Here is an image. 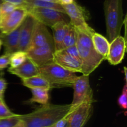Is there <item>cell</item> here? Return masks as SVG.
Listing matches in <instances>:
<instances>
[{
    "label": "cell",
    "mask_w": 127,
    "mask_h": 127,
    "mask_svg": "<svg viewBox=\"0 0 127 127\" xmlns=\"http://www.w3.org/2000/svg\"><path fill=\"white\" fill-rule=\"evenodd\" d=\"M70 109L71 104H47L29 114L19 115V118L25 127H49L70 113Z\"/></svg>",
    "instance_id": "cell-1"
},
{
    "label": "cell",
    "mask_w": 127,
    "mask_h": 127,
    "mask_svg": "<svg viewBox=\"0 0 127 127\" xmlns=\"http://www.w3.org/2000/svg\"><path fill=\"white\" fill-rule=\"evenodd\" d=\"M94 33L76 29V46L81 58V73L83 75L89 76L105 60L95 51L93 47L91 37Z\"/></svg>",
    "instance_id": "cell-2"
},
{
    "label": "cell",
    "mask_w": 127,
    "mask_h": 127,
    "mask_svg": "<svg viewBox=\"0 0 127 127\" xmlns=\"http://www.w3.org/2000/svg\"><path fill=\"white\" fill-rule=\"evenodd\" d=\"M39 74L48 82L52 89L73 87L78 76L51 61L38 68Z\"/></svg>",
    "instance_id": "cell-3"
},
{
    "label": "cell",
    "mask_w": 127,
    "mask_h": 127,
    "mask_svg": "<svg viewBox=\"0 0 127 127\" xmlns=\"http://www.w3.org/2000/svg\"><path fill=\"white\" fill-rule=\"evenodd\" d=\"M122 0H105L104 10L109 43L120 35L124 24Z\"/></svg>",
    "instance_id": "cell-4"
},
{
    "label": "cell",
    "mask_w": 127,
    "mask_h": 127,
    "mask_svg": "<svg viewBox=\"0 0 127 127\" xmlns=\"http://www.w3.org/2000/svg\"><path fill=\"white\" fill-rule=\"evenodd\" d=\"M65 11L66 14L70 19L69 22L76 29L94 33L95 31L88 25V21L90 14L85 7L78 4L76 1L68 5H62Z\"/></svg>",
    "instance_id": "cell-5"
},
{
    "label": "cell",
    "mask_w": 127,
    "mask_h": 127,
    "mask_svg": "<svg viewBox=\"0 0 127 127\" xmlns=\"http://www.w3.org/2000/svg\"><path fill=\"white\" fill-rule=\"evenodd\" d=\"M73 87L74 94L69 112L83 103L94 102L93 91L89 84V76L83 74L78 76Z\"/></svg>",
    "instance_id": "cell-6"
},
{
    "label": "cell",
    "mask_w": 127,
    "mask_h": 127,
    "mask_svg": "<svg viewBox=\"0 0 127 127\" xmlns=\"http://www.w3.org/2000/svg\"><path fill=\"white\" fill-rule=\"evenodd\" d=\"M29 14L35 19L46 26L52 27L56 23L60 21L68 23V16L66 14L53 9L42 7H29L27 9Z\"/></svg>",
    "instance_id": "cell-7"
},
{
    "label": "cell",
    "mask_w": 127,
    "mask_h": 127,
    "mask_svg": "<svg viewBox=\"0 0 127 127\" xmlns=\"http://www.w3.org/2000/svg\"><path fill=\"white\" fill-rule=\"evenodd\" d=\"M27 14L26 9L17 7L0 21V33L7 34L18 28Z\"/></svg>",
    "instance_id": "cell-8"
},
{
    "label": "cell",
    "mask_w": 127,
    "mask_h": 127,
    "mask_svg": "<svg viewBox=\"0 0 127 127\" xmlns=\"http://www.w3.org/2000/svg\"><path fill=\"white\" fill-rule=\"evenodd\" d=\"M93 103H83L69 114L66 127H83L90 119L93 110Z\"/></svg>",
    "instance_id": "cell-9"
},
{
    "label": "cell",
    "mask_w": 127,
    "mask_h": 127,
    "mask_svg": "<svg viewBox=\"0 0 127 127\" xmlns=\"http://www.w3.org/2000/svg\"><path fill=\"white\" fill-rule=\"evenodd\" d=\"M54 52V45L48 44L40 47L29 49L26 53L27 58L39 68L52 60Z\"/></svg>",
    "instance_id": "cell-10"
},
{
    "label": "cell",
    "mask_w": 127,
    "mask_h": 127,
    "mask_svg": "<svg viewBox=\"0 0 127 127\" xmlns=\"http://www.w3.org/2000/svg\"><path fill=\"white\" fill-rule=\"evenodd\" d=\"M35 21L36 20L28 14L21 24L18 51L26 52L29 48Z\"/></svg>",
    "instance_id": "cell-11"
},
{
    "label": "cell",
    "mask_w": 127,
    "mask_h": 127,
    "mask_svg": "<svg viewBox=\"0 0 127 127\" xmlns=\"http://www.w3.org/2000/svg\"><path fill=\"white\" fill-rule=\"evenodd\" d=\"M48 44L54 45L53 37L47 29V26L36 20L29 49L40 47Z\"/></svg>",
    "instance_id": "cell-12"
},
{
    "label": "cell",
    "mask_w": 127,
    "mask_h": 127,
    "mask_svg": "<svg viewBox=\"0 0 127 127\" xmlns=\"http://www.w3.org/2000/svg\"><path fill=\"white\" fill-rule=\"evenodd\" d=\"M126 39L119 35L110 43L109 52L106 60L112 65L120 64L124 59L126 51Z\"/></svg>",
    "instance_id": "cell-13"
},
{
    "label": "cell",
    "mask_w": 127,
    "mask_h": 127,
    "mask_svg": "<svg viewBox=\"0 0 127 127\" xmlns=\"http://www.w3.org/2000/svg\"><path fill=\"white\" fill-rule=\"evenodd\" d=\"M52 61L66 70L73 73H81V63L64 52L63 50L55 51Z\"/></svg>",
    "instance_id": "cell-14"
},
{
    "label": "cell",
    "mask_w": 127,
    "mask_h": 127,
    "mask_svg": "<svg viewBox=\"0 0 127 127\" xmlns=\"http://www.w3.org/2000/svg\"><path fill=\"white\" fill-rule=\"evenodd\" d=\"M7 71L19 77L21 79L39 75L38 68L29 58H26L25 62L21 65L16 68H9Z\"/></svg>",
    "instance_id": "cell-15"
},
{
    "label": "cell",
    "mask_w": 127,
    "mask_h": 127,
    "mask_svg": "<svg viewBox=\"0 0 127 127\" xmlns=\"http://www.w3.org/2000/svg\"><path fill=\"white\" fill-rule=\"evenodd\" d=\"M21 26L7 34L0 33V39L4 47L5 54H12L18 51Z\"/></svg>",
    "instance_id": "cell-16"
},
{
    "label": "cell",
    "mask_w": 127,
    "mask_h": 127,
    "mask_svg": "<svg viewBox=\"0 0 127 127\" xmlns=\"http://www.w3.org/2000/svg\"><path fill=\"white\" fill-rule=\"evenodd\" d=\"M68 23L60 21L53 25L51 28L53 31V39L55 51L63 50V42L68 29Z\"/></svg>",
    "instance_id": "cell-17"
},
{
    "label": "cell",
    "mask_w": 127,
    "mask_h": 127,
    "mask_svg": "<svg viewBox=\"0 0 127 127\" xmlns=\"http://www.w3.org/2000/svg\"><path fill=\"white\" fill-rule=\"evenodd\" d=\"M91 40L95 51L106 60L110 46L109 40L101 34L96 32L92 35Z\"/></svg>",
    "instance_id": "cell-18"
},
{
    "label": "cell",
    "mask_w": 127,
    "mask_h": 127,
    "mask_svg": "<svg viewBox=\"0 0 127 127\" xmlns=\"http://www.w3.org/2000/svg\"><path fill=\"white\" fill-rule=\"evenodd\" d=\"M22 83L24 86L29 89L35 88H45V89H51L50 84L44 78L39 75L35 76L27 79H22Z\"/></svg>",
    "instance_id": "cell-19"
},
{
    "label": "cell",
    "mask_w": 127,
    "mask_h": 127,
    "mask_svg": "<svg viewBox=\"0 0 127 127\" xmlns=\"http://www.w3.org/2000/svg\"><path fill=\"white\" fill-rule=\"evenodd\" d=\"M29 7H42V8L50 9L66 14L65 11L62 4L45 2L41 0H27L25 9H27Z\"/></svg>",
    "instance_id": "cell-20"
},
{
    "label": "cell",
    "mask_w": 127,
    "mask_h": 127,
    "mask_svg": "<svg viewBox=\"0 0 127 127\" xmlns=\"http://www.w3.org/2000/svg\"><path fill=\"white\" fill-rule=\"evenodd\" d=\"M32 97L29 102L31 103L36 102L43 105L48 104L49 100V90L45 88H35L31 89Z\"/></svg>",
    "instance_id": "cell-21"
},
{
    "label": "cell",
    "mask_w": 127,
    "mask_h": 127,
    "mask_svg": "<svg viewBox=\"0 0 127 127\" xmlns=\"http://www.w3.org/2000/svg\"><path fill=\"white\" fill-rule=\"evenodd\" d=\"M76 29L73 24L69 22L68 31L63 40V49L75 45L76 43Z\"/></svg>",
    "instance_id": "cell-22"
},
{
    "label": "cell",
    "mask_w": 127,
    "mask_h": 127,
    "mask_svg": "<svg viewBox=\"0 0 127 127\" xmlns=\"http://www.w3.org/2000/svg\"><path fill=\"white\" fill-rule=\"evenodd\" d=\"M27 58L26 52L17 51L12 53L10 57V65L11 68H16L23 63Z\"/></svg>",
    "instance_id": "cell-23"
},
{
    "label": "cell",
    "mask_w": 127,
    "mask_h": 127,
    "mask_svg": "<svg viewBox=\"0 0 127 127\" xmlns=\"http://www.w3.org/2000/svg\"><path fill=\"white\" fill-rule=\"evenodd\" d=\"M17 6L7 2H2L0 5V21L7 16L9 14L16 9Z\"/></svg>",
    "instance_id": "cell-24"
},
{
    "label": "cell",
    "mask_w": 127,
    "mask_h": 127,
    "mask_svg": "<svg viewBox=\"0 0 127 127\" xmlns=\"http://www.w3.org/2000/svg\"><path fill=\"white\" fill-rule=\"evenodd\" d=\"M19 121L18 114L11 117L0 119V127H12Z\"/></svg>",
    "instance_id": "cell-25"
},
{
    "label": "cell",
    "mask_w": 127,
    "mask_h": 127,
    "mask_svg": "<svg viewBox=\"0 0 127 127\" xmlns=\"http://www.w3.org/2000/svg\"><path fill=\"white\" fill-rule=\"evenodd\" d=\"M127 83H125L124 88L122 89V94L120 95L118 99V104L124 110H126L127 107Z\"/></svg>",
    "instance_id": "cell-26"
},
{
    "label": "cell",
    "mask_w": 127,
    "mask_h": 127,
    "mask_svg": "<svg viewBox=\"0 0 127 127\" xmlns=\"http://www.w3.org/2000/svg\"><path fill=\"white\" fill-rule=\"evenodd\" d=\"M17 114L12 112L9 109L7 105L5 104V102L0 103V119H4V118L11 117L15 116Z\"/></svg>",
    "instance_id": "cell-27"
},
{
    "label": "cell",
    "mask_w": 127,
    "mask_h": 127,
    "mask_svg": "<svg viewBox=\"0 0 127 127\" xmlns=\"http://www.w3.org/2000/svg\"><path fill=\"white\" fill-rule=\"evenodd\" d=\"M63 50L64 51V52H66L68 54H69V55H71V57H73V58H74L75 59H76L77 60L79 61V62L81 63L80 57H79V52H78V48H77L76 45H75L71 46V47H68V48H64V49H63Z\"/></svg>",
    "instance_id": "cell-28"
},
{
    "label": "cell",
    "mask_w": 127,
    "mask_h": 127,
    "mask_svg": "<svg viewBox=\"0 0 127 127\" xmlns=\"http://www.w3.org/2000/svg\"><path fill=\"white\" fill-rule=\"evenodd\" d=\"M11 54H4L0 57V70H3L10 64V57Z\"/></svg>",
    "instance_id": "cell-29"
},
{
    "label": "cell",
    "mask_w": 127,
    "mask_h": 127,
    "mask_svg": "<svg viewBox=\"0 0 127 127\" xmlns=\"http://www.w3.org/2000/svg\"><path fill=\"white\" fill-rule=\"evenodd\" d=\"M69 114H70V113H69L68 115H66V116L64 117L63 118L61 119L60 120H58V121L56 122L55 123L52 124V125H50L49 127H66L67 124H68Z\"/></svg>",
    "instance_id": "cell-30"
},
{
    "label": "cell",
    "mask_w": 127,
    "mask_h": 127,
    "mask_svg": "<svg viewBox=\"0 0 127 127\" xmlns=\"http://www.w3.org/2000/svg\"><path fill=\"white\" fill-rule=\"evenodd\" d=\"M2 2H7L11 3L17 7H21L25 8L27 0H2Z\"/></svg>",
    "instance_id": "cell-31"
},
{
    "label": "cell",
    "mask_w": 127,
    "mask_h": 127,
    "mask_svg": "<svg viewBox=\"0 0 127 127\" xmlns=\"http://www.w3.org/2000/svg\"><path fill=\"white\" fill-rule=\"evenodd\" d=\"M7 83L6 81L4 78H0V92L2 93H4L6 88H7Z\"/></svg>",
    "instance_id": "cell-32"
},
{
    "label": "cell",
    "mask_w": 127,
    "mask_h": 127,
    "mask_svg": "<svg viewBox=\"0 0 127 127\" xmlns=\"http://www.w3.org/2000/svg\"><path fill=\"white\" fill-rule=\"evenodd\" d=\"M62 5H68L74 2V0H60Z\"/></svg>",
    "instance_id": "cell-33"
},
{
    "label": "cell",
    "mask_w": 127,
    "mask_h": 127,
    "mask_svg": "<svg viewBox=\"0 0 127 127\" xmlns=\"http://www.w3.org/2000/svg\"><path fill=\"white\" fill-rule=\"evenodd\" d=\"M41 1H45V2H52V3H56V4H62L60 0H41Z\"/></svg>",
    "instance_id": "cell-34"
},
{
    "label": "cell",
    "mask_w": 127,
    "mask_h": 127,
    "mask_svg": "<svg viewBox=\"0 0 127 127\" xmlns=\"http://www.w3.org/2000/svg\"><path fill=\"white\" fill-rule=\"evenodd\" d=\"M12 127H25V126H24V123L22 122L21 120H20V121L19 122L17 123L16 125H15L14 126Z\"/></svg>",
    "instance_id": "cell-35"
},
{
    "label": "cell",
    "mask_w": 127,
    "mask_h": 127,
    "mask_svg": "<svg viewBox=\"0 0 127 127\" xmlns=\"http://www.w3.org/2000/svg\"><path fill=\"white\" fill-rule=\"evenodd\" d=\"M4 94L0 92V100H4Z\"/></svg>",
    "instance_id": "cell-36"
},
{
    "label": "cell",
    "mask_w": 127,
    "mask_h": 127,
    "mask_svg": "<svg viewBox=\"0 0 127 127\" xmlns=\"http://www.w3.org/2000/svg\"><path fill=\"white\" fill-rule=\"evenodd\" d=\"M1 46H2V42H1V39H0V50H1Z\"/></svg>",
    "instance_id": "cell-37"
},
{
    "label": "cell",
    "mask_w": 127,
    "mask_h": 127,
    "mask_svg": "<svg viewBox=\"0 0 127 127\" xmlns=\"http://www.w3.org/2000/svg\"><path fill=\"white\" fill-rule=\"evenodd\" d=\"M2 102H4V100H0V103H2Z\"/></svg>",
    "instance_id": "cell-38"
},
{
    "label": "cell",
    "mask_w": 127,
    "mask_h": 127,
    "mask_svg": "<svg viewBox=\"0 0 127 127\" xmlns=\"http://www.w3.org/2000/svg\"><path fill=\"white\" fill-rule=\"evenodd\" d=\"M2 0H0V5L1 4V3H2Z\"/></svg>",
    "instance_id": "cell-39"
}]
</instances>
